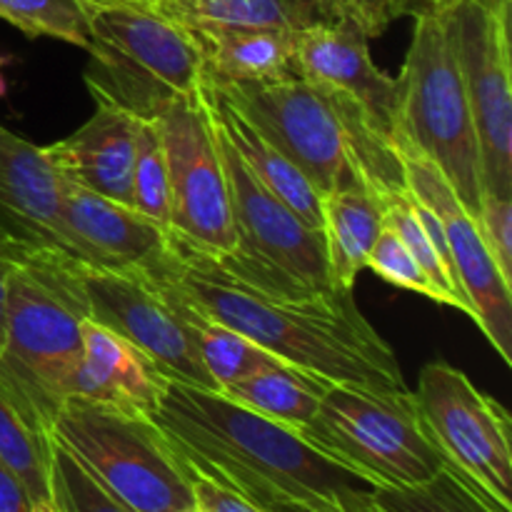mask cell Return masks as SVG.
<instances>
[{
    "mask_svg": "<svg viewBox=\"0 0 512 512\" xmlns=\"http://www.w3.org/2000/svg\"><path fill=\"white\" fill-rule=\"evenodd\" d=\"M155 268L208 318L283 363L338 385L408 390L393 348L360 313L353 290L310 295L265 290L173 230L168 255Z\"/></svg>",
    "mask_w": 512,
    "mask_h": 512,
    "instance_id": "cell-1",
    "label": "cell"
},
{
    "mask_svg": "<svg viewBox=\"0 0 512 512\" xmlns=\"http://www.w3.org/2000/svg\"><path fill=\"white\" fill-rule=\"evenodd\" d=\"M190 473L258 508H353L375 485L320 453L295 428L243 408L223 393L170 380L153 418Z\"/></svg>",
    "mask_w": 512,
    "mask_h": 512,
    "instance_id": "cell-2",
    "label": "cell"
},
{
    "mask_svg": "<svg viewBox=\"0 0 512 512\" xmlns=\"http://www.w3.org/2000/svg\"><path fill=\"white\" fill-rule=\"evenodd\" d=\"M88 318L78 260L20 245L8 278L0 393L40 438L50 440L55 415L70 398Z\"/></svg>",
    "mask_w": 512,
    "mask_h": 512,
    "instance_id": "cell-3",
    "label": "cell"
},
{
    "mask_svg": "<svg viewBox=\"0 0 512 512\" xmlns=\"http://www.w3.org/2000/svg\"><path fill=\"white\" fill-rule=\"evenodd\" d=\"M83 80L95 103L158 120L205 90L198 38L155 5H90Z\"/></svg>",
    "mask_w": 512,
    "mask_h": 512,
    "instance_id": "cell-4",
    "label": "cell"
},
{
    "mask_svg": "<svg viewBox=\"0 0 512 512\" xmlns=\"http://www.w3.org/2000/svg\"><path fill=\"white\" fill-rule=\"evenodd\" d=\"M395 98V143L428 158L478 220L483 170L463 73L450 38L448 8L415 15Z\"/></svg>",
    "mask_w": 512,
    "mask_h": 512,
    "instance_id": "cell-5",
    "label": "cell"
},
{
    "mask_svg": "<svg viewBox=\"0 0 512 512\" xmlns=\"http://www.w3.org/2000/svg\"><path fill=\"white\" fill-rule=\"evenodd\" d=\"M50 440L130 510L195 508L188 468L150 418L68 398L55 415Z\"/></svg>",
    "mask_w": 512,
    "mask_h": 512,
    "instance_id": "cell-6",
    "label": "cell"
},
{
    "mask_svg": "<svg viewBox=\"0 0 512 512\" xmlns=\"http://www.w3.org/2000/svg\"><path fill=\"white\" fill-rule=\"evenodd\" d=\"M298 433L375 488L423 483L445 468L410 390L330 383L318 413Z\"/></svg>",
    "mask_w": 512,
    "mask_h": 512,
    "instance_id": "cell-7",
    "label": "cell"
},
{
    "mask_svg": "<svg viewBox=\"0 0 512 512\" xmlns=\"http://www.w3.org/2000/svg\"><path fill=\"white\" fill-rule=\"evenodd\" d=\"M215 130L228 178L235 230V250L218 258L220 263L265 290L290 295L335 290L330 283L323 230L300 220L278 195L270 193L230 145L218 123Z\"/></svg>",
    "mask_w": 512,
    "mask_h": 512,
    "instance_id": "cell-8",
    "label": "cell"
},
{
    "mask_svg": "<svg viewBox=\"0 0 512 512\" xmlns=\"http://www.w3.org/2000/svg\"><path fill=\"white\" fill-rule=\"evenodd\" d=\"M413 400L443 463L495 508L512 512L508 410L445 360H433L420 370Z\"/></svg>",
    "mask_w": 512,
    "mask_h": 512,
    "instance_id": "cell-9",
    "label": "cell"
},
{
    "mask_svg": "<svg viewBox=\"0 0 512 512\" xmlns=\"http://www.w3.org/2000/svg\"><path fill=\"white\" fill-rule=\"evenodd\" d=\"M205 83L293 160L323 198L350 180H360L350 163L343 108L330 88L303 75L263 83L205 78Z\"/></svg>",
    "mask_w": 512,
    "mask_h": 512,
    "instance_id": "cell-10",
    "label": "cell"
},
{
    "mask_svg": "<svg viewBox=\"0 0 512 512\" xmlns=\"http://www.w3.org/2000/svg\"><path fill=\"white\" fill-rule=\"evenodd\" d=\"M90 320L143 350L175 383L220 393L200 360L183 293L158 268H95L78 260Z\"/></svg>",
    "mask_w": 512,
    "mask_h": 512,
    "instance_id": "cell-11",
    "label": "cell"
},
{
    "mask_svg": "<svg viewBox=\"0 0 512 512\" xmlns=\"http://www.w3.org/2000/svg\"><path fill=\"white\" fill-rule=\"evenodd\" d=\"M170 185V230L225 258L235 250L233 205L208 93L173 103L158 118Z\"/></svg>",
    "mask_w": 512,
    "mask_h": 512,
    "instance_id": "cell-12",
    "label": "cell"
},
{
    "mask_svg": "<svg viewBox=\"0 0 512 512\" xmlns=\"http://www.w3.org/2000/svg\"><path fill=\"white\" fill-rule=\"evenodd\" d=\"M448 25L478 135L483 193L512 195L510 20L473 0H453Z\"/></svg>",
    "mask_w": 512,
    "mask_h": 512,
    "instance_id": "cell-13",
    "label": "cell"
},
{
    "mask_svg": "<svg viewBox=\"0 0 512 512\" xmlns=\"http://www.w3.org/2000/svg\"><path fill=\"white\" fill-rule=\"evenodd\" d=\"M398 145L405 168V183L413 198L428 205L443 223L450 250V270L460 293L475 313V325L483 330L500 358L512 365V283L503 278L485 245L480 225L460 203L445 175L403 143Z\"/></svg>",
    "mask_w": 512,
    "mask_h": 512,
    "instance_id": "cell-14",
    "label": "cell"
},
{
    "mask_svg": "<svg viewBox=\"0 0 512 512\" xmlns=\"http://www.w3.org/2000/svg\"><path fill=\"white\" fill-rule=\"evenodd\" d=\"M168 228L135 208L60 178V235L70 258L95 268H155L168 255Z\"/></svg>",
    "mask_w": 512,
    "mask_h": 512,
    "instance_id": "cell-15",
    "label": "cell"
},
{
    "mask_svg": "<svg viewBox=\"0 0 512 512\" xmlns=\"http://www.w3.org/2000/svg\"><path fill=\"white\" fill-rule=\"evenodd\" d=\"M368 43V35L350 20H315L295 30V68L303 78L363 105L373 123L395 140L398 80L373 63Z\"/></svg>",
    "mask_w": 512,
    "mask_h": 512,
    "instance_id": "cell-16",
    "label": "cell"
},
{
    "mask_svg": "<svg viewBox=\"0 0 512 512\" xmlns=\"http://www.w3.org/2000/svg\"><path fill=\"white\" fill-rule=\"evenodd\" d=\"M0 238L63 250L60 175L40 145L0 125Z\"/></svg>",
    "mask_w": 512,
    "mask_h": 512,
    "instance_id": "cell-17",
    "label": "cell"
},
{
    "mask_svg": "<svg viewBox=\"0 0 512 512\" xmlns=\"http://www.w3.org/2000/svg\"><path fill=\"white\" fill-rule=\"evenodd\" d=\"M170 380L123 335L83 320V358L70 380V398L153 418Z\"/></svg>",
    "mask_w": 512,
    "mask_h": 512,
    "instance_id": "cell-18",
    "label": "cell"
},
{
    "mask_svg": "<svg viewBox=\"0 0 512 512\" xmlns=\"http://www.w3.org/2000/svg\"><path fill=\"white\" fill-rule=\"evenodd\" d=\"M135 128L133 115L98 103L78 130L48 145L45 153L60 178L133 208Z\"/></svg>",
    "mask_w": 512,
    "mask_h": 512,
    "instance_id": "cell-19",
    "label": "cell"
},
{
    "mask_svg": "<svg viewBox=\"0 0 512 512\" xmlns=\"http://www.w3.org/2000/svg\"><path fill=\"white\" fill-rule=\"evenodd\" d=\"M205 93H208V103L215 115V123L223 130L225 138L230 140V145L238 150L245 165L253 170L255 178L270 193L278 195L300 220L323 230V195L305 178L303 170L293 160L285 158L270 140H265L233 105L225 103L213 88H208V83H205Z\"/></svg>",
    "mask_w": 512,
    "mask_h": 512,
    "instance_id": "cell-20",
    "label": "cell"
},
{
    "mask_svg": "<svg viewBox=\"0 0 512 512\" xmlns=\"http://www.w3.org/2000/svg\"><path fill=\"white\" fill-rule=\"evenodd\" d=\"M205 58V78L218 83H263L298 75L295 30H190Z\"/></svg>",
    "mask_w": 512,
    "mask_h": 512,
    "instance_id": "cell-21",
    "label": "cell"
},
{
    "mask_svg": "<svg viewBox=\"0 0 512 512\" xmlns=\"http://www.w3.org/2000/svg\"><path fill=\"white\" fill-rule=\"evenodd\" d=\"M380 233L383 203L360 180H350L325 195L323 235L330 283L335 290H353Z\"/></svg>",
    "mask_w": 512,
    "mask_h": 512,
    "instance_id": "cell-22",
    "label": "cell"
},
{
    "mask_svg": "<svg viewBox=\"0 0 512 512\" xmlns=\"http://www.w3.org/2000/svg\"><path fill=\"white\" fill-rule=\"evenodd\" d=\"M328 385L330 380L305 373V370L280 360V363L235 380L220 393L243 408L300 430L318 413V405Z\"/></svg>",
    "mask_w": 512,
    "mask_h": 512,
    "instance_id": "cell-23",
    "label": "cell"
},
{
    "mask_svg": "<svg viewBox=\"0 0 512 512\" xmlns=\"http://www.w3.org/2000/svg\"><path fill=\"white\" fill-rule=\"evenodd\" d=\"M155 8L188 30H303L323 20L315 0H168Z\"/></svg>",
    "mask_w": 512,
    "mask_h": 512,
    "instance_id": "cell-24",
    "label": "cell"
},
{
    "mask_svg": "<svg viewBox=\"0 0 512 512\" xmlns=\"http://www.w3.org/2000/svg\"><path fill=\"white\" fill-rule=\"evenodd\" d=\"M185 303H188V325L195 335V343H198L200 360H203L205 370L215 380L218 390L228 388L230 383L255 373V370L280 363L275 355L255 345L253 340L235 333L218 320L208 318L188 298H185Z\"/></svg>",
    "mask_w": 512,
    "mask_h": 512,
    "instance_id": "cell-25",
    "label": "cell"
},
{
    "mask_svg": "<svg viewBox=\"0 0 512 512\" xmlns=\"http://www.w3.org/2000/svg\"><path fill=\"white\" fill-rule=\"evenodd\" d=\"M378 512H503L445 465L433 478L398 488H375Z\"/></svg>",
    "mask_w": 512,
    "mask_h": 512,
    "instance_id": "cell-26",
    "label": "cell"
},
{
    "mask_svg": "<svg viewBox=\"0 0 512 512\" xmlns=\"http://www.w3.org/2000/svg\"><path fill=\"white\" fill-rule=\"evenodd\" d=\"M50 445L53 440L40 438L0 393V460L20 478L30 500H50Z\"/></svg>",
    "mask_w": 512,
    "mask_h": 512,
    "instance_id": "cell-27",
    "label": "cell"
},
{
    "mask_svg": "<svg viewBox=\"0 0 512 512\" xmlns=\"http://www.w3.org/2000/svg\"><path fill=\"white\" fill-rule=\"evenodd\" d=\"M383 225L390 233L398 235L400 243L408 248V253L413 255L415 263L420 265L425 278L443 293L445 305H453V308L463 310L465 315H470V318L475 320L473 308H470V303L465 300V295L460 293L458 283H455V278L450 275L448 265L443 263V258L438 255L435 245L430 243L428 233H425L423 225H420L418 215H415L413 210V203H410V190L383 205Z\"/></svg>",
    "mask_w": 512,
    "mask_h": 512,
    "instance_id": "cell-28",
    "label": "cell"
},
{
    "mask_svg": "<svg viewBox=\"0 0 512 512\" xmlns=\"http://www.w3.org/2000/svg\"><path fill=\"white\" fill-rule=\"evenodd\" d=\"M0 18L28 38L88 48V8L83 0H0Z\"/></svg>",
    "mask_w": 512,
    "mask_h": 512,
    "instance_id": "cell-29",
    "label": "cell"
},
{
    "mask_svg": "<svg viewBox=\"0 0 512 512\" xmlns=\"http://www.w3.org/2000/svg\"><path fill=\"white\" fill-rule=\"evenodd\" d=\"M133 208L170 230V185L158 120H138L133 163Z\"/></svg>",
    "mask_w": 512,
    "mask_h": 512,
    "instance_id": "cell-30",
    "label": "cell"
},
{
    "mask_svg": "<svg viewBox=\"0 0 512 512\" xmlns=\"http://www.w3.org/2000/svg\"><path fill=\"white\" fill-rule=\"evenodd\" d=\"M50 503L55 512H135L110 495L58 443L50 445Z\"/></svg>",
    "mask_w": 512,
    "mask_h": 512,
    "instance_id": "cell-31",
    "label": "cell"
},
{
    "mask_svg": "<svg viewBox=\"0 0 512 512\" xmlns=\"http://www.w3.org/2000/svg\"><path fill=\"white\" fill-rule=\"evenodd\" d=\"M365 268H370L378 278H383L385 283L395 285V288L410 290V293H420L425 295V298L435 300V303L445 305L443 293H440V290L425 278V273L420 270V265L415 263L413 255L408 253V248H405V245L400 243L398 235L390 233L385 225L380 238L375 240L373 250H370Z\"/></svg>",
    "mask_w": 512,
    "mask_h": 512,
    "instance_id": "cell-32",
    "label": "cell"
},
{
    "mask_svg": "<svg viewBox=\"0 0 512 512\" xmlns=\"http://www.w3.org/2000/svg\"><path fill=\"white\" fill-rule=\"evenodd\" d=\"M478 225L503 278L512 283V195L483 193Z\"/></svg>",
    "mask_w": 512,
    "mask_h": 512,
    "instance_id": "cell-33",
    "label": "cell"
},
{
    "mask_svg": "<svg viewBox=\"0 0 512 512\" xmlns=\"http://www.w3.org/2000/svg\"><path fill=\"white\" fill-rule=\"evenodd\" d=\"M323 20H350L368 38H378L398 18L395 0H315Z\"/></svg>",
    "mask_w": 512,
    "mask_h": 512,
    "instance_id": "cell-34",
    "label": "cell"
},
{
    "mask_svg": "<svg viewBox=\"0 0 512 512\" xmlns=\"http://www.w3.org/2000/svg\"><path fill=\"white\" fill-rule=\"evenodd\" d=\"M190 488H193L195 508L200 512H265L255 503L245 500L243 495L233 493V490L223 488V485L213 483L208 478H200L195 473H190Z\"/></svg>",
    "mask_w": 512,
    "mask_h": 512,
    "instance_id": "cell-35",
    "label": "cell"
},
{
    "mask_svg": "<svg viewBox=\"0 0 512 512\" xmlns=\"http://www.w3.org/2000/svg\"><path fill=\"white\" fill-rule=\"evenodd\" d=\"M33 500L18 475L0 460V512H30Z\"/></svg>",
    "mask_w": 512,
    "mask_h": 512,
    "instance_id": "cell-36",
    "label": "cell"
},
{
    "mask_svg": "<svg viewBox=\"0 0 512 512\" xmlns=\"http://www.w3.org/2000/svg\"><path fill=\"white\" fill-rule=\"evenodd\" d=\"M20 245L5 243L0 245V350L5 343V313H8V278L10 270H13L15 253H18Z\"/></svg>",
    "mask_w": 512,
    "mask_h": 512,
    "instance_id": "cell-37",
    "label": "cell"
},
{
    "mask_svg": "<svg viewBox=\"0 0 512 512\" xmlns=\"http://www.w3.org/2000/svg\"><path fill=\"white\" fill-rule=\"evenodd\" d=\"M453 5V0H395V13L400 15H420V13H438Z\"/></svg>",
    "mask_w": 512,
    "mask_h": 512,
    "instance_id": "cell-38",
    "label": "cell"
},
{
    "mask_svg": "<svg viewBox=\"0 0 512 512\" xmlns=\"http://www.w3.org/2000/svg\"><path fill=\"white\" fill-rule=\"evenodd\" d=\"M265 512H378V508L370 503L363 505H353V508H305V505H268L263 508Z\"/></svg>",
    "mask_w": 512,
    "mask_h": 512,
    "instance_id": "cell-39",
    "label": "cell"
},
{
    "mask_svg": "<svg viewBox=\"0 0 512 512\" xmlns=\"http://www.w3.org/2000/svg\"><path fill=\"white\" fill-rule=\"evenodd\" d=\"M473 3L483 5V8L490 10V13H495V15H500V18H508L510 20L512 0H473Z\"/></svg>",
    "mask_w": 512,
    "mask_h": 512,
    "instance_id": "cell-40",
    "label": "cell"
},
{
    "mask_svg": "<svg viewBox=\"0 0 512 512\" xmlns=\"http://www.w3.org/2000/svg\"><path fill=\"white\" fill-rule=\"evenodd\" d=\"M118 3H125V5H155V0H83L85 8H90V5H118Z\"/></svg>",
    "mask_w": 512,
    "mask_h": 512,
    "instance_id": "cell-41",
    "label": "cell"
},
{
    "mask_svg": "<svg viewBox=\"0 0 512 512\" xmlns=\"http://www.w3.org/2000/svg\"><path fill=\"white\" fill-rule=\"evenodd\" d=\"M30 512H55V508H53V503H50V500H40V503H33Z\"/></svg>",
    "mask_w": 512,
    "mask_h": 512,
    "instance_id": "cell-42",
    "label": "cell"
},
{
    "mask_svg": "<svg viewBox=\"0 0 512 512\" xmlns=\"http://www.w3.org/2000/svg\"><path fill=\"white\" fill-rule=\"evenodd\" d=\"M8 93V83H5V78H3V73H0V98H3V95Z\"/></svg>",
    "mask_w": 512,
    "mask_h": 512,
    "instance_id": "cell-43",
    "label": "cell"
},
{
    "mask_svg": "<svg viewBox=\"0 0 512 512\" xmlns=\"http://www.w3.org/2000/svg\"><path fill=\"white\" fill-rule=\"evenodd\" d=\"M180 512H200L198 508H190V510H180Z\"/></svg>",
    "mask_w": 512,
    "mask_h": 512,
    "instance_id": "cell-44",
    "label": "cell"
},
{
    "mask_svg": "<svg viewBox=\"0 0 512 512\" xmlns=\"http://www.w3.org/2000/svg\"><path fill=\"white\" fill-rule=\"evenodd\" d=\"M158 3H168V0H155V5H158Z\"/></svg>",
    "mask_w": 512,
    "mask_h": 512,
    "instance_id": "cell-45",
    "label": "cell"
},
{
    "mask_svg": "<svg viewBox=\"0 0 512 512\" xmlns=\"http://www.w3.org/2000/svg\"><path fill=\"white\" fill-rule=\"evenodd\" d=\"M5 243H8V240H3V238H0V245H5Z\"/></svg>",
    "mask_w": 512,
    "mask_h": 512,
    "instance_id": "cell-46",
    "label": "cell"
}]
</instances>
